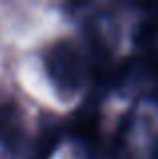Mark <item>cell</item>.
<instances>
[{
    "label": "cell",
    "instance_id": "obj_1",
    "mask_svg": "<svg viewBox=\"0 0 158 159\" xmlns=\"http://www.w3.org/2000/svg\"><path fill=\"white\" fill-rule=\"evenodd\" d=\"M45 69L51 85L63 99H71L79 93L87 79V61L81 48L73 40L63 39L47 48L45 54Z\"/></svg>",
    "mask_w": 158,
    "mask_h": 159
},
{
    "label": "cell",
    "instance_id": "obj_2",
    "mask_svg": "<svg viewBox=\"0 0 158 159\" xmlns=\"http://www.w3.org/2000/svg\"><path fill=\"white\" fill-rule=\"evenodd\" d=\"M20 133V113L14 103L10 101H0V139L12 141Z\"/></svg>",
    "mask_w": 158,
    "mask_h": 159
}]
</instances>
